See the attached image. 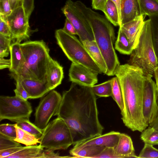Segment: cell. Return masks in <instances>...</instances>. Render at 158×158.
Returning a JSON list of instances; mask_svg holds the SVG:
<instances>
[{
  "label": "cell",
  "instance_id": "6da1fadb",
  "mask_svg": "<svg viewBox=\"0 0 158 158\" xmlns=\"http://www.w3.org/2000/svg\"><path fill=\"white\" fill-rule=\"evenodd\" d=\"M62 96L54 116L63 120L68 126L73 145L102 134L104 128L98 119L97 98L91 87L72 82Z\"/></svg>",
  "mask_w": 158,
  "mask_h": 158
},
{
  "label": "cell",
  "instance_id": "7a4b0ae2",
  "mask_svg": "<svg viewBox=\"0 0 158 158\" xmlns=\"http://www.w3.org/2000/svg\"><path fill=\"white\" fill-rule=\"evenodd\" d=\"M114 75L120 85L124 103L121 119L133 131L142 132L149 125L143 114L142 103L145 76L138 67L128 64L120 65Z\"/></svg>",
  "mask_w": 158,
  "mask_h": 158
},
{
  "label": "cell",
  "instance_id": "3957f363",
  "mask_svg": "<svg viewBox=\"0 0 158 158\" xmlns=\"http://www.w3.org/2000/svg\"><path fill=\"white\" fill-rule=\"evenodd\" d=\"M74 3L91 27L94 40L106 63V74L114 75L116 69L120 64L113 46L115 37L113 26L106 17L87 7L81 1H77Z\"/></svg>",
  "mask_w": 158,
  "mask_h": 158
},
{
  "label": "cell",
  "instance_id": "277c9868",
  "mask_svg": "<svg viewBox=\"0 0 158 158\" xmlns=\"http://www.w3.org/2000/svg\"><path fill=\"white\" fill-rule=\"evenodd\" d=\"M24 64L15 73H11L15 80L30 79L42 81L47 80V74L51 58L50 49L43 40L30 41L20 44Z\"/></svg>",
  "mask_w": 158,
  "mask_h": 158
},
{
  "label": "cell",
  "instance_id": "5b68a950",
  "mask_svg": "<svg viewBox=\"0 0 158 158\" xmlns=\"http://www.w3.org/2000/svg\"><path fill=\"white\" fill-rule=\"evenodd\" d=\"M128 64L140 69L145 76H154L158 62L153 46L149 19L144 21L138 44L130 54Z\"/></svg>",
  "mask_w": 158,
  "mask_h": 158
},
{
  "label": "cell",
  "instance_id": "8992f818",
  "mask_svg": "<svg viewBox=\"0 0 158 158\" xmlns=\"http://www.w3.org/2000/svg\"><path fill=\"white\" fill-rule=\"evenodd\" d=\"M55 37L57 44L73 63L81 64L98 74L102 73L82 42L74 35H70L61 29L56 30Z\"/></svg>",
  "mask_w": 158,
  "mask_h": 158
},
{
  "label": "cell",
  "instance_id": "52a82bcc",
  "mask_svg": "<svg viewBox=\"0 0 158 158\" xmlns=\"http://www.w3.org/2000/svg\"><path fill=\"white\" fill-rule=\"evenodd\" d=\"M39 139L42 147L54 151L67 149L74 143L68 126L58 117L48 123Z\"/></svg>",
  "mask_w": 158,
  "mask_h": 158
},
{
  "label": "cell",
  "instance_id": "ba28073f",
  "mask_svg": "<svg viewBox=\"0 0 158 158\" xmlns=\"http://www.w3.org/2000/svg\"><path fill=\"white\" fill-rule=\"evenodd\" d=\"M32 112L27 100L16 96H0V121L8 119L17 123L29 120Z\"/></svg>",
  "mask_w": 158,
  "mask_h": 158
},
{
  "label": "cell",
  "instance_id": "9c48e42d",
  "mask_svg": "<svg viewBox=\"0 0 158 158\" xmlns=\"http://www.w3.org/2000/svg\"><path fill=\"white\" fill-rule=\"evenodd\" d=\"M62 96L52 90L40 101L35 113L34 124L43 131L52 116L57 111L61 102Z\"/></svg>",
  "mask_w": 158,
  "mask_h": 158
},
{
  "label": "cell",
  "instance_id": "30bf717a",
  "mask_svg": "<svg viewBox=\"0 0 158 158\" xmlns=\"http://www.w3.org/2000/svg\"><path fill=\"white\" fill-rule=\"evenodd\" d=\"M61 10L74 26L81 42L85 40H95L90 26L74 2L72 0H67Z\"/></svg>",
  "mask_w": 158,
  "mask_h": 158
},
{
  "label": "cell",
  "instance_id": "8fae6325",
  "mask_svg": "<svg viewBox=\"0 0 158 158\" xmlns=\"http://www.w3.org/2000/svg\"><path fill=\"white\" fill-rule=\"evenodd\" d=\"M7 23L12 34V40L21 42L30 37V29L29 19L23 6L13 10L10 15L3 17L0 16Z\"/></svg>",
  "mask_w": 158,
  "mask_h": 158
},
{
  "label": "cell",
  "instance_id": "7c38bea8",
  "mask_svg": "<svg viewBox=\"0 0 158 158\" xmlns=\"http://www.w3.org/2000/svg\"><path fill=\"white\" fill-rule=\"evenodd\" d=\"M150 75L145 76L142 103L143 117L149 125L158 116V104L156 83Z\"/></svg>",
  "mask_w": 158,
  "mask_h": 158
},
{
  "label": "cell",
  "instance_id": "4fadbf2b",
  "mask_svg": "<svg viewBox=\"0 0 158 158\" xmlns=\"http://www.w3.org/2000/svg\"><path fill=\"white\" fill-rule=\"evenodd\" d=\"M98 73L79 64L72 63L69 70L70 81L79 85L91 87L98 81Z\"/></svg>",
  "mask_w": 158,
  "mask_h": 158
},
{
  "label": "cell",
  "instance_id": "5bb4252c",
  "mask_svg": "<svg viewBox=\"0 0 158 158\" xmlns=\"http://www.w3.org/2000/svg\"><path fill=\"white\" fill-rule=\"evenodd\" d=\"M120 133L111 131L74 144L69 152L70 155L88 145H98L114 148L117 145Z\"/></svg>",
  "mask_w": 158,
  "mask_h": 158
},
{
  "label": "cell",
  "instance_id": "9a60e30c",
  "mask_svg": "<svg viewBox=\"0 0 158 158\" xmlns=\"http://www.w3.org/2000/svg\"><path fill=\"white\" fill-rule=\"evenodd\" d=\"M143 16L138 17L119 27L126 35L133 49L136 47L139 42L144 22Z\"/></svg>",
  "mask_w": 158,
  "mask_h": 158
},
{
  "label": "cell",
  "instance_id": "2e32d148",
  "mask_svg": "<svg viewBox=\"0 0 158 158\" xmlns=\"http://www.w3.org/2000/svg\"><path fill=\"white\" fill-rule=\"evenodd\" d=\"M20 80L30 99L41 98L51 91L47 80L42 81L30 79Z\"/></svg>",
  "mask_w": 158,
  "mask_h": 158
},
{
  "label": "cell",
  "instance_id": "e0dca14e",
  "mask_svg": "<svg viewBox=\"0 0 158 158\" xmlns=\"http://www.w3.org/2000/svg\"><path fill=\"white\" fill-rule=\"evenodd\" d=\"M142 15L139 0H121L120 26Z\"/></svg>",
  "mask_w": 158,
  "mask_h": 158
},
{
  "label": "cell",
  "instance_id": "ac0fdd59",
  "mask_svg": "<svg viewBox=\"0 0 158 158\" xmlns=\"http://www.w3.org/2000/svg\"><path fill=\"white\" fill-rule=\"evenodd\" d=\"M114 150L117 158H138L135 153L131 137L125 133H120L118 144Z\"/></svg>",
  "mask_w": 158,
  "mask_h": 158
},
{
  "label": "cell",
  "instance_id": "d6986e66",
  "mask_svg": "<svg viewBox=\"0 0 158 158\" xmlns=\"http://www.w3.org/2000/svg\"><path fill=\"white\" fill-rule=\"evenodd\" d=\"M64 77L63 67L57 61L51 58L47 74V80L51 90L61 84Z\"/></svg>",
  "mask_w": 158,
  "mask_h": 158
},
{
  "label": "cell",
  "instance_id": "ffe728a7",
  "mask_svg": "<svg viewBox=\"0 0 158 158\" xmlns=\"http://www.w3.org/2000/svg\"><path fill=\"white\" fill-rule=\"evenodd\" d=\"M82 43L91 57L99 67L102 73L106 74L107 70L106 63L95 41L85 40Z\"/></svg>",
  "mask_w": 158,
  "mask_h": 158
},
{
  "label": "cell",
  "instance_id": "44dd1931",
  "mask_svg": "<svg viewBox=\"0 0 158 158\" xmlns=\"http://www.w3.org/2000/svg\"><path fill=\"white\" fill-rule=\"evenodd\" d=\"M10 53L11 64L9 71L11 73H15L21 68L24 62L20 42L16 41L11 44Z\"/></svg>",
  "mask_w": 158,
  "mask_h": 158
},
{
  "label": "cell",
  "instance_id": "7402d4cb",
  "mask_svg": "<svg viewBox=\"0 0 158 158\" xmlns=\"http://www.w3.org/2000/svg\"><path fill=\"white\" fill-rule=\"evenodd\" d=\"M44 150L40 144L26 146L7 158H43Z\"/></svg>",
  "mask_w": 158,
  "mask_h": 158
},
{
  "label": "cell",
  "instance_id": "603a6c76",
  "mask_svg": "<svg viewBox=\"0 0 158 158\" xmlns=\"http://www.w3.org/2000/svg\"><path fill=\"white\" fill-rule=\"evenodd\" d=\"M106 147L98 145H88L71 155L73 158H91L100 154Z\"/></svg>",
  "mask_w": 158,
  "mask_h": 158
},
{
  "label": "cell",
  "instance_id": "cb8c5ba5",
  "mask_svg": "<svg viewBox=\"0 0 158 158\" xmlns=\"http://www.w3.org/2000/svg\"><path fill=\"white\" fill-rule=\"evenodd\" d=\"M114 48L121 53L127 55H130L133 50L127 37L120 27L115 42Z\"/></svg>",
  "mask_w": 158,
  "mask_h": 158
},
{
  "label": "cell",
  "instance_id": "d4e9b609",
  "mask_svg": "<svg viewBox=\"0 0 158 158\" xmlns=\"http://www.w3.org/2000/svg\"><path fill=\"white\" fill-rule=\"evenodd\" d=\"M16 137L15 141L25 145L26 146L36 145L40 143L39 139L29 132L19 127L16 123L15 126Z\"/></svg>",
  "mask_w": 158,
  "mask_h": 158
},
{
  "label": "cell",
  "instance_id": "484cf974",
  "mask_svg": "<svg viewBox=\"0 0 158 158\" xmlns=\"http://www.w3.org/2000/svg\"><path fill=\"white\" fill-rule=\"evenodd\" d=\"M108 20L115 26L120 25L119 15L117 7L111 0H108L103 12Z\"/></svg>",
  "mask_w": 158,
  "mask_h": 158
},
{
  "label": "cell",
  "instance_id": "4316f807",
  "mask_svg": "<svg viewBox=\"0 0 158 158\" xmlns=\"http://www.w3.org/2000/svg\"><path fill=\"white\" fill-rule=\"evenodd\" d=\"M143 15L148 16L158 14L157 0H139Z\"/></svg>",
  "mask_w": 158,
  "mask_h": 158
},
{
  "label": "cell",
  "instance_id": "83f0119b",
  "mask_svg": "<svg viewBox=\"0 0 158 158\" xmlns=\"http://www.w3.org/2000/svg\"><path fill=\"white\" fill-rule=\"evenodd\" d=\"M140 138L144 143L158 145V130L149 126L141 132Z\"/></svg>",
  "mask_w": 158,
  "mask_h": 158
},
{
  "label": "cell",
  "instance_id": "f1b7e54d",
  "mask_svg": "<svg viewBox=\"0 0 158 158\" xmlns=\"http://www.w3.org/2000/svg\"><path fill=\"white\" fill-rule=\"evenodd\" d=\"M112 93L111 97L116 102L121 111L124 109V103L122 91L118 78L116 76L111 79Z\"/></svg>",
  "mask_w": 158,
  "mask_h": 158
},
{
  "label": "cell",
  "instance_id": "f546056e",
  "mask_svg": "<svg viewBox=\"0 0 158 158\" xmlns=\"http://www.w3.org/2000/svg\"><path fill=\"white\" fill-rule=\"evenodd\" d=\"M148 17L150 22L153 46L158 62V14Z\"/></svg>",
  "mask_w": 158,
  "mask_h": 158
},
{
  "label": "cell",
  "instance_id": "4dcf8cb0",
  "mask_svg": "<svg viewBox=\"0 0 158 158\" xmlns=\"http://www.w3.org/2000/svg\"><path fill=\"white\" fill-rule=\"evenodd\" d=\"M91 88L95 94L99 97H107L111 96L112 87L111 79L101 84L94 85Z\"/></svg>",
  "mask_w": 158,
  "mask_h": 158
},
{
  "label": "cell",
  "instance_id": "1f68e13d",
  "mask_svg": "<svg viewBox=\"0 0 158 158\" xmlns=\"http://www.w3.org/2000/svg\"><path fill=\"white\" fill-rule=\"evenodd\" d=\"M17 125L22 129L29 132L39 139L42 135L43 130L38 128L29 120H25L16 123Z\"/></svg>",
  "mask_w": 158,
  "mask_h": 158
},
{
  "label": "cell",
  "instance_id": "d6a6232c",
  "mask_svg": "<svg viewBox=\"0 0 158 158\" xmlns=\"http://www.w3.org/2000/svg\"><path fill=\"white\" fill-rule=\"evenodd\" d=\"M138 158H158V149L152 145L144 143Z\"/></svg>",
  "mask_w": 158,
  "mask_h": 158
},
{
  "label": "cell",
  "instance_id": "836d02e7",
  "mask_svg": "<svg viewBox=\"0 0 158 158\" xmlns=\"http://www.w3.org/2000/svg\"><path fill=\"white\" fill-rule=\"evenodd\" d=\"M11 38L0 34V57H7L10 52Z\"/></svg>",
  "mask_w": 158,
  "mask_h": 158
},
{
  "label": "cell",
  "instance_id": "e575fe53",
  "mask_svg": "<svg viewBox=\"0 0 158 158\" xmlns=\"http://www.w3.org/2000/svg\"><path fill=\"white\" fill-rule=\"evenodd\" d=\"M16 123L2 124L0 125V133L15 140L16 137V131L15 126Z\"/></svg>",
  "mask_w": 158,
  "mask_h": 158
},
{
  "label": "cell",
  "instance_id": "d590c367",
  "mask_svg": "<svg viewBox=\"0 0 158 158\" xmlns=\"http://www.w3.org/2000/svg\"><path fill=\"white\" fill-rule=\"evenodd\" d=\"M21 146L20 143L0 133V150Z\"/></svg>",
  "mask_w": 158,
  "mask_h": 158
},
{
  "label": "cell",
  "instance_id": "8d00e7d4",
  "mask_svg": "<svg viewBox=\"0 0 158 158\" xmlns=\"http://www.w3.org/2000/svg\"><path fill=\"white\" fill-rule=\"evenodd\" d=\"M15 80L16 82V88L14 91L15 94V96L27 100L30 98V97L23 86L21 80L19 79H16Z\"/></svg>",
  "mask_w": 158,
  "mask_h": 158
},
{
  "label": "cell",
  "instance_id": "74e56055",
  "mask_svg": "<svg viewBox=\"0 0 158 158\" xmlns=\"http://www.w3.org/2000/svg\"><path fill=\"white\" fill-rule=\"evenodd\" d=\"M12 11L9 0H0V16L7 17Z\"/></svg>",
  "mask_w": 158,
  "mask_h": 158
},
{
  "label": "cell",
  "instance_id": "f35d334b",
  "mask_svg": "<svg viewBox=\"0 0 158 158\" xmlns=\"http://www.w3.org/2000/svg\"><path fill=\"white\" fill-rule=\"evenodd\" d=\"M0 34L12 39V34L7 23L2 17H0Z\"/></svg>",
  "mask_w": 158,
  "mask_h": 158
},
{
  "label": "cell",
  "instance_id": "ab89813d",
  "mask_svg": "<svg viewBox=\"0 0 158 158\" xmlns=\"http://www.w3.org/2000/svg\"><path fill=\"white\" fill-rule=\"evenodd\" d=\"M94 158H117L115 154L114 148L105 147L101 152Z\"/></svg>",
  "mask_w": 158,
  "mask_h": 158
},
{
  "label": "cell",
  "instance_id": "60d3db41",
  "mask_svg": "<svg viewBox=\"0 0 158 158\" xmlns=\"http://www.w3.org/2000/svg\"><path fill=\"white\" fill-rule=\"evenodd\" d=\"M34 0H23V6L27 17H30L34 10Z\"/></svg>",
  "mask_w": 158,
  "mask_h": 158
},
{
  "label": "cell",
  "instance_id": "b9f144b4",
  "mask_svg": "<svg viewBox=\"0 0 158 158\" xmlns=\"http://www.w3.org/2000/svg\"><path fill=\"white\" fill-rule=\"evenodd\" d=\"M23 148L21 146L0 150V158H7L8 156L20 150Z\"/></svg>",
  "mask_w": 158,
  "mask_h": 158
},
{
  "label": "cell",
  "instance_id": "7bdbcfd3",
  "mask_svg": "<svg viewBox=\"0 0 158 158\" xmlns=\"http://www.w3.org/2000/svg\"><path fill=\"white\" fill-rule=\"evenodd\" d=\"M73 158L71 156H60L59 153H56L54 151L47 149L44 150L43 153V158Z\"/></svg>",
  "mask_w": 158,
  "mask_h": 158
},
{
  "label": "cell",
  "instance_id": "ee69618b",
  "mask_svg": "<svg viewBox=\"0 0 158 158\" xmlns=\"http://www.w3.org/2000/svg\"><path fill=\"white\" fill-rule=\"evenodd\" d=\"M63 30L67 33L72 35H77V32L74 26L69 20L66 18Z\"/></svg>",
  "mask_w": 158,
  "mask_h": 158
},
{
  "label": "cell",
  "instance_id": "f6af8a7d",
  "mask_svg": "<svg viewBox=\"0 0 158 158\" xmlns=\"http://www.w3.org/2000/svg\"><path fill=\"white\" fill-rule=\"evenodd\" d=\"M92 8L103 12L105 4L108 0H91Z\"/></svg>",
  "mask_w": 158,
  "mask_h": 158
},
{
  "label": "cell",
  "instance_id": "bcb514c9",
  "mask_svg": "<svg viewBox=\"0 0 158 158\" xmlns=\"http://www.w3.org/2000/svg\"><path fill=\"white\" fill-rule=\"evenodd\" d=\"M11 64L10 59H5L4 57H0V69H3L6 68H10Z\"/></svg>",
  "mask_w": 158,
  "mask_h": 158
},
{
  "label": "cell",
  "instance_id": "7dc6e473",
  "mask_svg": "<svg viewBox=\"0 0 158 158\" xmlns=\"http://www.w3.org/2000/svg\"><path fill=\"white\" fill-rule=\"evenodd\" d=\"M9 0L12 10L19 7L23 6V0Z\"/></svg>",
  "mask_w": 158,
  "mask_h": 158
},
{
  "label": "cell",
  "instance_id": "c3c4849f",
  "mask_svg": "<svg viewBox=\"0 0 158 158\" xmlns=\"http://www.w3.org/2000/svg\"><path fill=\"white\" fill-rule=\"evenodd\" d=\"M116 5L117 9L119 15L120 25H121V0H111Z\"/></svg>",
  "mask_w": 158,
  "mask_h": 158
},
{
  "label": "cell",
  "instance_id": "681fc988",
  "mask_svg": "<svg viewBox=\"0 0 158 158\" xmlns=\"http://www.w3.org/2000/svg\"><path fill=\"white\" fill-rule=\"evenodd\" d=\"M154 76L156 81V86L157 95V103L158 104V66L156 68L154 73Z\"/></svg>",
  "mask_w": 158,
  "mask_h": 158
},
{
  "label": "cell",
  "instance_id": "f907efd6",
  "mask_svg": "<svg viewBox=\"0 0 158 158\" xmlns=\"http://www.w3.org/2000/svg\"><path fill=\"white\" fill-rule=\"evenodd\" d=\"M149 126L153 127L158 130V116L155 120L152 123L149 125Z\"/></svg>",
  "mask_w": 158,
  "mask_h": 158
},
{
  "label": "cell",
  "instance_id": "816d5d0a",
  "mask_svg": "<svg viewBox=\"0 0 158 158\" xmlns=\"http://www.w3.org/2000/svg\"><path fill=\"white\" fill-rule=\"evenodd\" d=\"M158 1V0H157Z\"/></svg>",
  "mask_w": 158,
  "mask_h": 158
}]
</instances>
